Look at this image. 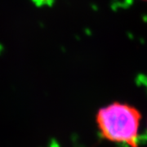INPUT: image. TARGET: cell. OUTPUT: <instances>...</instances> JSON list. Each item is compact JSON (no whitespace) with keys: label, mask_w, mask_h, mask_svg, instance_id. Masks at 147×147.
Segmentation results:
<instances>
[{"label":"cell","mask_w":147,"mask_h":147,"mask_svg":"<svg viewBox=\"0 0 147 147\" xmlns=\"http://www.w3.org/2000/svg\"><path fill=\"white\" fill-rule=\"evenodd\" d=\"M3 47H2V46H0V54L2 53V52H3Z\"/></svg>","instance_id":"cell-2"},{"label":"cell","mask_w":147,"mask_h":147,"mask_svg":"<svg viewBox=\"0 0 147 147\" xmlns=\"http://www.w3.org/2000/svg\"><path fill=\"white\" fill-rule=\"evenodd\" d=\"M142 114L135 106L115 101L100 108L96 123L105 141L127 147H138Z\"/></svg>","instance_id":"cell-1"}]
</instances>
